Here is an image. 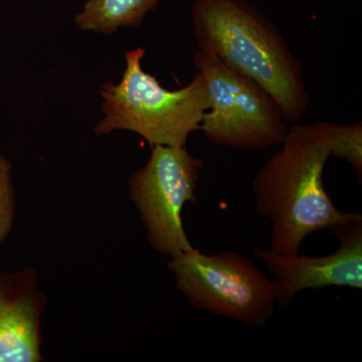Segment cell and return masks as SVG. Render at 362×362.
I'll use <instances>...</instances> for the list:
<instances>
[{
    "mask_svg": "<svg viewBox=\"0 0 362 362\" xmlns=\"http://www.w3.org/2000/svg\"><path fill=\"white\" fill-rule=\"evenodd\" d=\"M252 182L261 216L270 221V251L297 254L307 235L362 220L338 209L326 192L323 171L330 156L323 122L295 124Z\"/></svg>",
    "mask_w": 362,
    "mask_h": 362,
    "instance_id": "cell-1",
    "label": "cell"
},
{
    "mask_svg": "<svg viewBox=\"0 0 362 362\" xmlns=\"http://www.w3.org/2000/svg\"><path fill=\"white\" fill-rule=\"evenodd\" d=\"M192 18L199 51L258 83L286 122L303 119L310 96L301 64L268 18L244 0H197Z\"/></svg>",
    "mask_w": 362,
    "mask_h": 362,
    "instance_id": "cell-2",
    "label": "cell"
},
{
    "mask_svg": "<svg viewBox=\"0 0 362 362\" xmlns=\"http://www.w3.org/2000/svg\"><path fill=\"white\" fill-rule=\"evenodd\" d=\"M142 47L125 52L126 70L119 84L106 82L100 90L104 118L94 128L97 135L112 131L137 133L152 146H185L194 131H201L209 108L206 81L202 73L180 89L162 87L156 77L143 71Z\"/></svg>",
    "mask_w": 362,
    "mask_h": 362,
    "instance_id": "cell-3",
    "label": "cell"
},
{
    "mask_svg": "<svg viewBox=\"0 0 362 362\" xmlns=\"http://www.w3.org/2000/svg\"><path fill=\"white\" fill-rule=\"evenodd\" d=\"M168 268L192 307L246 327H265L278 305L275 281L237 252L206 254L194 247L173 257Z\"/></svg>",
    "mask_w": 362,
    "mask_h": 362,
    "instance_id": "cell-4",
    "label": "cell"
},
{
    "mask_svg": "<svg viewBox=\"0 0 362 362\" xmlns=\"http://www.w3.org/2000/svg\"><path fill=\"white\" fill-rule=\"evenodd\" d=\"M194 63L209 93L201 131L209 142L243 150H265L282 143L287 122L264 88L209 52H195Z\"/></svg>",
    "mask_w": 362,
    "mask_h": 362,
    "instance_id": "cell-5",
    "label": "cell"
},
{
    "mask_svg": "<svg viewBox=\"0 0 362 362\" xmlns=\"http://www.w3.org/2000/svg\"><path fill=\"white\" fill-rule=\"evenodd\" d=\"M204 162L185 146H152L144 168L129 180V195L146 228L150 247L170 258L194 249L185 233L182 209L197 202Z\"/></svg>",
    "mask_w": 362,
    "mask_h": 362,
    "instance_id": "cell-6",
    "label": "cell"
},
{
    "mask_svg": "<svg viewBox=\"0 0 362 362\" xmlns=\"http://www.w3.org/2000/svg\"><path fill=\"white\" fill-rule=\"evenodd\" d=\"M339 240V247L321 257L300 252L278 255L263 247L255 256L263 262L278 288V305L289 304L298 293L330 286L362 288V220L329 230Z\"/></svg>",
    "mask_w": 362,
    "mask_h": 362,
    "instance_id": "cell-7",
    "label": "cell"
},
{
    "mask_svg": "<svg viewBox=\"0 0 362 362\" xmlns=\"http://www.w3.org/2000/svg\"><path fill=\"white\" fill-rule=\"evenodd\" d=\"M47 298L33 267L0 272V362H40Z\"/></svg>",
    "mask_w": 362,
    "mask_h": 362,
    "instance_id": "cell-8",
    "label": "cell"
},
{
    "mask_svg": "<svg viewBox=\"0 0 362 362\" xmlns=\"http://www.w3.org/2000/svg\"><path fill=\"white\" fill-rule=\"evenodd\" d=\"M160 0H89L75 16L78 28L112 35L118 28L142 25Z\"/></svg>",
    "mask_w": 362,
    "mask_h": 362,
    "instance_id": "cell-9",
    "label": "cell"
},
{
    "mask_svg": "<svg viewBox=\"0 0 362 362\" xmlns=\"http://www.w3.org/2000/svg\"><path fill=\"white\" fill-rule=\"evenodd\" d=\"M327 135L330 156L338 157L349 163L354 173L362 180V123L340 125L323 122Z\"/></svg>",
    "mask_w": 362,
    "mask_h": 362,
    "instance_id": "cell-10",
    "label": "cell"
},
{
    "mask_svg": "<svg viewBox=\"0 0 362 362\" xmlns=\"http://www.w3.org/2000/svg\"><path fill=\"white\" fill-rule=\"evenodd\" d=\"M16 214V197L13 181V163L0 153V246L7 239Z\"/></svg>",
    "mask_w": 362,
    "mask_h": 362,
    "instance_id": "cell-11",
    "label": "cell"
}]
</instances>
